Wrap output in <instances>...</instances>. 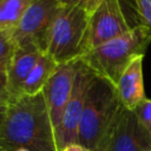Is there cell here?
I'll return each mask as SVG.
<instances>
[{
  "instance_id": "cell-12",
  "label": "cell",
  "mask_w": 151,
  "mask_h": 151,
  "mask_svg": "<svg viewBox=\"0 0 151 151\" xmlns=\"http://www.w3.org/2000/svg\"><path fill=\"white\" fill-rule=\"evenodd\" d=\"M58 64L50 58L46 53H42L32 68L31 73L28 74L27 79L25 80V84L22 86L21 94L33 96L42 92L46 83L51 78V76L57 70Z\"/></svg>"
},
{
  "instance_id": "cell-11",
  "label": "cell",
  "mask_w": 151,
  "mask_h": 151,
  "mask_svg": "<svg viewBox=\"0 0 151 151\" xmlns=\"http://www.w3.org/2000/svg\"><path fill=\"white\" fill-rule=\"evenodd\" d=\"M143 59L144 55L134 58L120 76L116 88L120 104L133 111L144 99V79H143Z\"/></svg>"
},
{
  "instance_id": "cell-3",
  "label": "cell",
  "mask_w": 151,
  "mask_h": 151,
  "mask_svg": "<svg viewBox=\"0 0 151 151\" xmlns=\"http://www.w3.org/2000/svg\"><path fill=\"white\" fill-rule=\"evenodd\" d=\"M150 42L151 29L139 24L125 34L87 51L80 60L96 76L116 86L129 64L134 58L145 55Z\"/></svg>"
},
{
  "instance_id": "cell-19",
  "label": "cell",
  "mask_w": 151,
  "mask_h": 151,
  "mask_svg": "<svg viewBox=\"0 0 151 151\" xmlns=\"http://www.w3.org/2000/svg\"><path fill=\"white\" fill-rule=\"evenodd\" d=\"M7 105H8V101L0 99V133H1V130H2V126H4V123H5V119H6Z\"/></svg>"
},
{
  "instance_id": "cell-6",
  "label": "cell",
  "mask_w": 151,
  "mask_h": 151,
  "mask_svg": "<svg viewBox=\"0 0 151 151\" xmlns=\"http://www.w3.org/2000/svg\"><path fill=\"white\" fill-rule=\"evenodd\" d=\"M93 77L94 73L80 59L77 60V72L72 86V92L65 106L63 120L57 132L59 151L70 144L78 143L79 124L84 111L87 91Z\"/></svg>"
},
{
  "instance_id": "cell-8",
  "label": "cell",
  "mask_w": 151,
  "mask_h": 151,
  "mask_svg": "<svg viewBox=\"0 0 151 151\" xmlns=\"http://www.w3.org/2000/svg\"><path fill=\"white\" fill-rule=\"evenodd\" d=\"M77 72V60L58 65L54 73L46 83L42 93L51 116L55 134L63 120L65 106L70 99Z\"/></svg>"
},
{
  "instance_id": "cell-9",
  "label": "cell",
  "mask_w": 151,
  "mask_h": 151,
  "mask_svg": "<svg viewBox=\"0 0 151 151\" xmlns=\"http://www.w3.org/2000/svg\"><path fill=\"white\" fill-rule=\"evenodd\" d=\"M151 134L140 124L133 111L120 110L112 131L107 151H150Z\"/></svg>"
},
{
  "instance_id": "cell-13",
  "label": "cell",
  "mask_w": 151,
  "mask_h": 151,
  "mask_svg": "<svg viewBox=\"0 0 151 151\" xmlns=\"http://www.w3.org/2000/svg\"><path fill=\"white\" fill-rule=\"evenodd\" d=\"M33 2L34 0H0V28H15Z\"/></svg>"
},
{
  "instance_id": "cell-4",
  "label": "cell",
  "mask_w": 151,
  "mask_h": 151,
  "mask_svg": "<svg viewBox=\"0 0 151 151\" xmlns=\"http://www.w3.org/2000/svg\"><path fill=\"white\" fill-rule=\"evenodd\" d=\"M88 21L86 11L61 5L51 26L45 53L58 65L79 60L85 53Z\"/></svg>"
},
{
  "instance_id": "cell-2",
  "label": "cell",
  "mask_w": 151,
  "mask_h": 151,
  "mask_svg": "<svg viewBox=\"0 0 151 151\" xmlns=\"http://www.w3.org/2000/svg\"><path fill=\"white\" fill-rule=\"evenodd\" d=\"M122 107L116 86L94 74L79 124L78 143L92 151H107Z\"/></svg>"
},
{
  "instance_id": "cell-10",
  "label": "cell",
  "mask_w": 151,
  "mask_h": 151,
  "mask_svg": "<svg viewBox=\"0 0 151 151\" xmlns=\"http://www.w3.org/2000/svg\"><path fill=\"white\" fill-rule=\"evenodd\" d=\"M44 52L34 44L17 46L7 68L9 99L21 96L22 86Z\"/></svg>"
},
{
  "instance_id": "cell-7",
  "label": "cell",
  "mask_w": 151,
  "mask_h": 151,
  "mask_svg": "<svg viewBox=\"0 0 151 151\" xmlns=\"http://www.w3.org/2000/svg\"><path fill=\"white\" fill-rule=\"evenodd\" d=\"M134 26L136 25H131L126 18L122 0H103L90 15L85 53L109 40L125 34Z\"/></svg>"
},
{
  "instance_id": "cell-16",
  "label": "cell",
  "mask_w": 151,
  "mask_h": 151,
  "mask_svg": "<svg viewBox=\"0 0 151 151\" xmlns=\"http://www.w3.org/2000/svg\"><path fill=\"white\" fill-rule=\"evenodd\" d=\"M136 12L140 18V24L151 29V0H133Z\"/></svg>"
},
{
  "instance_id": "cell-5",
  "label": "cell",
  "mask_w": 151,
  "mask_h": 151,
  "mask_svg": "<svg viewBox=\"0 0 151 151\" xmlns=\"http://www.w3.org/2000/svg\"><path fill=\"white\" fill-rule=\"evenodd\" d=\"M60 6L57 0H34L11 31L15 46L34 44L45 53L48 33Z\"/></svg>"
},
{
  "instance_id": "cell-20",
  "label": "cell",
  "mask_w": 151,
  "mask_h": 151,
  "mask_svg": "<svg viewBox=\"0 0 151 151\" xmlns=\"http://www.w3.org/2000/svg\"><path fill=\"white\" fill-rule=\"evenodd\" d=\"M61 151H92V150L81 145L80 143H73V144H70V145L65 146Z\"/></svg>"
},
{
  "instance_id": "cell-14",
  "label": "cell",
  "mask_w": 151,
  "mask_h": 151,
  "mask_svg": "<svg viewBox=\"0 0 151 151\" xmlns=\"http://www.w3.org/2000/svg\"><path fill=\"white\" fill-rule=\"evenodd\" d=\"M15 47L11 31L0 28V68L5 72H7Z\"/></svg>"
},
{
  "instance_id": "cell-23",
  "label": "cell",
  "mask_w": 151,
  "mask_h": 151,
  "mask_svg": "<svg viewBox=\"0 0 151 151\" xmlns=\"http://www.w3.org/2000/svg\"><path fill=\"white\" fill-rule=\"evenodd\" d=\"M150 151H151V150H150Z\"/></svg>"
},
{
  "instance_id": "cell-1",
  "label": "cell",
  "mask_w": 151,
  "mask_h": 151,
  "mask_svg": "<svg viewBox=\"0 0 151 151\" xmlns=\"http://www.w3.org/2000/svg\"><path fill=\"white\" fill-rule=\"evenodd\" d=\"M0 149L15 151H59L55 130L44 93L21 94L8 100L0 133Z\"/></svg>"
},
{
  "instance_id": "cell-22",
  "label": "cell",
  "mask_w": 151,
  "mask_h": 151,
  "mask_svg": "<svg viewBox=\"0 0 151 151\" xmlns=\"http://www.w3.org/2000/svg\"><path fill=\"white\" fill-rule=\"evenodd\" d=\"M0 151H4V150H2V149H0Z\"/></svg>"
},
{
  "instance_id": "cell-21",
  "label": "cell",
  "mask_w": 151,
  "mask_h": 151,
  "mask_svg": "<svg viewBox=\"0 0 151 151\" xmlns=\"http://www.w3.org/2000/svg\"><path fill=\"white\" fill-rule=\"evenodd\" d=\"M15 151H27V150H25V149H19V150H15Z\"/></svg>"
},
{
  "instance_id": "cell-18",
  "label": "cell",
  "mask_w": 151,
  "mask_h": 151,
  "mask_svg": "<svg viewBox=\"0 0 151 151\" xmlns=\"http://www.w3.org/2000/svg\"><path fill=\"white\" fill-rule=\"evenodd\" d=\"M0 99L8 101L9 100V92H8V80H7V72L0 68Z\"/></svg>"
},
{
  "instance_id": "cell-17",
  "label": "cell",
  "mask_w": 151,
  "mask_h": 151,
  "mask_svg": "<svg viewBox=\"0 0 151 151\" xmlns=\"http://www.w3.org/2000/svg\"><path fill=\"white\" fill-rule=\"evenodd\" d=\"M57 1L61 5L79 7L84 11H86L91 15L97 9V7L101 4L103 0H57Z\"/></svg>"
},
{
  "instance_id": "cell-15",
  "label": "cell",
  "mask_w": 151,
  "mask_h": 151,
  "mask_svg": "<svg viewBox=\"0 0 151 151\" xmlns=\"http://www.w3.org/2000/svg\"><path fill=\"white\" fill-rule=\"evenodd\" d=\"M133 112L137 116L140 124L151 134V99L144 98L133 110Z\"/></svg>"
}]
</instances>
